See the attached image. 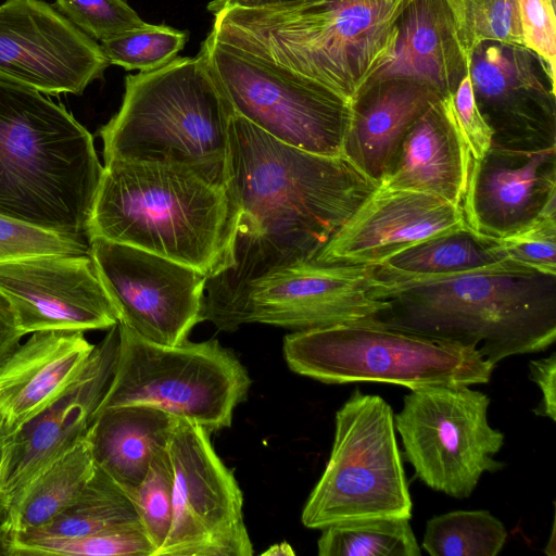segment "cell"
Returning <instances> with one entry per match:
<instances>
[{"label": "cell", "instance_id": "obj_41", "mask_svg": "<svg viewBox=\"0 0 556 556\" xmlns=\"http://www.w3.org/2000/svg\"><path fill=\"white\" fill-rule=\"evenodd\" d=\"M23 337L8 303L0 296V362L16 349Z\"/></svg>", "mask_w": 556, "mask_h": 556}, {"label": "cell", "instance_id": "obj_24", "mask_svg": "<svg viewBox=\"0 0 556 556\" xmlns=\"http://www.w3.org/2000/svg\"><path fill=\"white\" fill-rule=\"evenodd\" d=\"M439 99L440 96L428 87L410 80L384 79L367 84L352 103L343 156L379 184L407 130Z\"/></svg>", "mask_w": 556, "mask_h": 556}, {"label": "cell", "instance_id": "obj_5", "mask_svg": "<svg viewBox=\"0 0 556 556\" xmlns=\"http://www.w3.org/2000/svg\"><path fill=\"white\" fill-rule=\"evenodd\" d=\"M412 0H299L276 9H227L212 30L265 55L353 103L391 59L397 20Z\"/></svg>", "mask_w": 556, "mask_h": 556}, {"label": "cell", "instance_id": "obj_16", "mask_svg": "<svg viewBox=\"0 0 556 556\" xmlns=\"http://www.w3.org/2000/svg\"><path fill=\"white\" fill-rule=\"evenodd\" d=\"M468 74L492 131L491 148L533 152L556 147V92L533 52L484 41L470 52Z\"/></svg>", "mask_w": 556, "mask_h": 556}, {"label": "cell", "instance_id": "obj_38", "mask_svg": "<svg viewBox=\"0 0 556 556\" xmlns=\"http://www.w3.org/2000/svg\"><path fill=\"white\" fill-rule=\"evenodd\" d=\"M523 45L542 62L555 88V0H517Z\"/></svg>", "mask_w": 556, "mask_h": 556}, {"label": "cell", "instance_id": "obj_34", "mask_svg": "<svg viewBox=\"0 0 556 556\" xmlns=\"http://www.w3.org/2000/svg\"><path fill=\"white\" fill-rule=\"evenodd\" d=\"M173 488V467L166 448L153 458L142 481L128 495L152 544V556L165 542L170 528Z\"/></svg>", "mask_w": 556, "mask_h": 556}, {"label": "cell", "instance_id": "obj_27", "mask_svg": "<svg viewBox=\"0 0 556 556\" xmlns=\"http://www.w3.org/2000/svg\"><path fill=\"white\" fill-rule=\"evenodd\" d=\"M140 522L128 494L103 469L96 471L75 501L46 525L14 539H72Z\"/></svg>", "mask_w": 556, "mask_h": 556}, {"label": "cell", "instance_id": "obj_13", "mask_svg": "<svg viewBox=\"0 0 556 556\" xmlns=\"http://www.w3.org/2000/svg\"><path fill=\"white\" fill-rule=\"evenodd\" d=\"M375 265L296 262L250 281L212 321L223 331L243 324L298 330L374 319L387 306L369 292Z\"/></svg>", "mask_w": 556, "mask_h": 556}, {"label": "cell", "instance_id": "obj_40", "mask_svg": "<svg viewBox=\"0 0 556 556\" xmlns=\"http://www.w3.org/2000/svg\"><path fill=\"white\" fill-rule=\"evenodd\" d=\"M529 378L538 384L542 391V401L533 408L538 416L556 420V354L548 357L533 359L529 363Z\"/></svg>", "mask_w": 556, "mask_h": 556}, {"label": "cell", "instance_id": "obj_43", "mask_svg": "<svg viewBox=\"0 0 556 556\" xmlns=\"http://www.w3.org/2000/svg\"><path fill=\"white\" fill-rule=\"evenodd\" d=\"M12 532L7 528L3 522H0V555L12 556Z\"/></svg>", "mask_w": 556, "mask_h": 556}, {"label": "cell", "instance_id": "obj_44", "mask_svg": "<svg viewBox=\"0 0 556 556\" xmlns=\"http://www.w3.org/2000/svg\"><path fill=\"white\" fill-rule=\"evenodd\" d=\"M264 556H290L294 555V551L291 545L287 542H280L269 546L265 552L262 553Z\"/></svg>", "mask_w": 556, "mask_h": 556}, {"label": "cell", "instance_id": "obj_37", "mask_svg": "<svg viewBox=\"0 0 556 556\" xmlns=\"http://www.w3.org/2000/svg\"><path fill=\"white\" fill-rule=\"evenodd\" d=\"M495 241L507 260L556 275V212L544 213L528 227Z\"/></svg>", "mask_w": 556, "mask_h": 556}, {"label": "cell", "instance_id": "obj_6", "mask_svg": "<svg viewBox=\"0 0 556 556\" xmlns=\"http://www.w3.org/2000/svg\"><path fill=\"white\" fill-rule=\"evenodd\" d=\"M232 114L200 55L127 75L119 110L99 129L104 163L182 165L229 176Z\"/></svg>", "mask_w": 556, "mask_h": 556}, {"label": "cell", "instance_id": "obj_19", "mask_svg": "<svg viewBox=\"0 0 556 556\" xmlns=\"http://www.w3.org/2000/svg\"><path fill=\"white\" fill-rule=\"evenodd\" d=\"M466 226L459 205L430 193L379 185L314 262L377 266L416 243Z\"/></svg>", "mask_w": 556, "mask_h": 556}, {"label": "cell", "instance_id": "obj_32", "mask_svg": "<svg viewBox=\"0 0 556 556\" xmlns=\"http://www.w3.org/2000/svg\"><path fill=\"white\" fill-rule=\"evenodd\" d=\"M188 40L187 31L167 25L144 23L142 26L101 40L110 64L126 71L150 72L176 58Z\"/></svg>", "mask_w": 556, "mask_h": 556}, {"label": "cell", "instance_id": "obj_11", "mask_svg": "<svg viewBox=\"0 0 556 556\" xmlns=\"http://www.w3.org/2000/svg\"><path fill=\"white\" fill-rule=\"evenodd\" d=\"M490 402L469 386H429L404 396L394 426L415 476L427 486L466 498L484 472L505 466L494 458L505 435L489 424Z\"/></svg>", "mask_w": 556, "mask_h": 556}, {"label": "cell", "instance_id": "obj_30", "mask_svg": "<svg viewBox=\"0 0 556 556\" xmlns=\"http://www.w3.org/2000/svg\"><path fill=\"white\" fill-rule=\"evenodd\" d=\"M507 530L489 510H454L426 522L421 547L431 556H496Z\"/></svg>", "mask_w": 556, "mask_h": 556}, {"label": "cell", "instance_id": "obj_12", "mask_svg": "<svg viewBox=\"0 0 556 556\" xmlns=\"http://www.w3.org/2000/svg\"><path fill=\"white\" fill-rule=\"evenodd\" d=\"M167 452L173 467V515L154 556H252L243 494L215 452L211 433L176 418Z\"/></svg>", "mask_w": 556, "mask_h": 556}, {"label": "cell", "instance_id": "obj_7", "mask_svg": "<svg viewBox=\"0 0 556 556\" xmlns=\"http://www.w3.org/2000/svg\"><path fill=\"white\" fill-rule=\"evenodd\" d=\"M282 353L295 374L324 383L379 382L409 390L476 386L495 366L473 346L390 328L376 319L293 331Z\"/></svg>", "mask_w": 556, "mask_h": 556}, {"label": "cell", "instance_id": "obj_10", "mask_svg": "<svg viewBox=\"0 0 556 556\" xmlns=\"http://www.w3.org/2000/svg\"><path fill=\"white\" fill-rule=\"evenodd\" d=\"M392 407L355 389L337 410L330 457L301 515L311 529L352 520L412 517Z\"/></svg>", "mask_w": 556, "mask_h": 556}, {"label": "cell", "instance_id": "obj_39", "mask_svg": "<svg viewBox=\"0 0 556 556\" xmlns=\"http://www.w3.org/2000/svg\"><path fill=\"white\" fill-rule=\"evenodd\" d=\"M443 99L452 112L472 160H480L492 146V131L477 106L469 74L464 77L453 93Z\"/></svg>", "mask_w": 556, "mask_h": 556}, {"label": "cell", "instance_id": "obj_15", "mask_svg": "<svg viewBox=\"0 0 556 556\" xmlns=\"http://www.w3.org/2000/svg\"><path fill=\"white\" fill-rule=\"evenodd\" d=\"M110 65L102 48L42 0L0 4V73L45 94H83Z\"/></svg>", "mask_w": 556, "mask_h": 556}, {"label": "cell", "instance_id": "obj_8", "mask_svg": "<svg viewBox=\"0 0 556 556\" xmlns=\"http://www.w3.org/2000/svg\"><path fill=\"white\" fill-rule=\"evenodd\" d=\"M117 325L115 368L94 416L113 407L148 405L210 433L231 426L251 386L232 350L217 340L160 344Z\"/></svg>", "mask_w": 556, "mask_h": 556}, {"label": "cell", "instance_id": "obj_23", "mask_svg": "<svg viewBox=\"0 0 556 556\" xmlns=\"http://www.w3.org/2000/svg\"><path fill=\"white\" fill-rule=\"evenodd\" d=\"M471 160L452 112L441 98L407 130L379 185L430 193L460 206Z\"/></svg>", "mask_w": 556, "mask_h": 556}, {"label": "cell", "instance_id": "obj_25", "mask_svg": "<svg viewBox=\"0 0 556 556\" xmlns=\"http://www.w3.org/2000/svg\"><path fill=\"white\" fill-rule=\"evenodd\" d=\"M176 417L148 405H127L98 413L90 426L96 465L129 495L153 458L167 448Z\"/></svg>", "mask_w": 556, "mask_h": 556}, {"label": "cell", "instance_id": "obj_2", "mask_svg": "<svg viewBox=\"0 0 556 556\" xmlns=\"http://www.w3.org/2000/svg\"><path fill=\"white\" fill-rule=\"evenodd\" d=\"M387 327L476 348L495 366L556 340V275L505 260L484 269L413 277L376 266L369 292Z\"/></svg>", "mask_w": 556, "mask_h": 556}, {"label": "cell", "instance_id": "obj_14", "mask_svg": "<svg viewBox=\"0 0 556 556\" xmlns=\"http://www.w3.org/2000/svg\"><path fill=\"white\" fill-rule=\"evenodd\" d=\"M88 241L118 324L146 340L176 345L203 321L204 274L136 247L102 238Z\"/></svg>", "mask_w": 556, "mask_h": 556}, {"label": "cell", "instance_id": "obj_26", "mask_svg": "<svg viewBox=\"0 0 556 556\" xmlns=\"http://www.w3.org/2000/svg\"><path fill=\"white\" fill-rule=\"evenodd\" d=\"M96 468L88 430L30 482L2 522L12 534L46 525L75 501Z\"/></svg>", "mask_w": 556, "mask_h": 556}, {"label": "cell", "instance_id": "obj_45", "mask_svg": "<svg viewBox=\"0 0 556 556\" xmlns=\"http://www.w3.org/2000/svg\"><path fill=\"white\" fill-rule=\"evenodd\" d=\"M363 1L370 2V3H393V2H397L400 0H363Z\"/></svg>", "mask_w": 556, "mask_h": 556}, {"label": "cell", "instance_id": "obj_1", "mask_svg": "<svg viewBox=\"0 0 556 556\" xmlns=\"http://www.w3.org/2000/svg\"><path fill=\"white\" fill-rule=\"evenodd\" d=\"M228 164L240 220L235 263L217 279L229 296L270 269L314 261L379 186L345 156L286 144L235 113Z\"/></svg>", "mask_w": 556, "mask_h": 556}, {"label": "cell", "instance_id": "obj_21", "mask_svg": "<svg viewBox=\"0 0 556 556\" xmlns=\"http://www.w3.org/2000/svg\"><path fill=\"white\" fill-rule=\"evenodd\" d=\"M93 348L81 331H37L0 362L3 442L76 387Z\"/></svg>", "mask_w": 556, "mask_h": 556}, {"label": "cell", "instance_id": "obj_22", "mask_svg": "<svg viewBox=\"0 0 556 556\" xmlns=\"http://www.w3.org/2000/svg\"><path fill=\"white\" fill-rule=\"evenodd\" d=\"M468 65L447 0H412L399 16L391 59L367 84L410 80L444 98L456 90Z\"/></svg>", "mask_w": 556, "mask_h": 556}, {"label": "cell", "instance_id": "obj_4", "mask_svg": "<svg viewBox=\"0 0 556 556\" xmlns=\"http://www.w3.org/2000/svg\"><path fill=\"white\" fill-rule=\"evenodd\" d=\"M102 170L86 127L62 104L0 73V214L86 236Z\"/></svg>", "mask_w": 556, "mask_h": 556}, {"label": "cell", "instance_id": "obj_20", "mask_svg": "<svg viewBox=\"0 0 556 556\" xmlns=\"http://www.w3.org/2000/svg\"><path fill=\"white\" fill-rule=\"evenodd\" d=\"M460 206L467 227L490 239L556 212V147L533 152L490 148L471 160Z\"/></svg>", "mask_w": 556, "mask_h": 556}, {"label": "cell", "instance_id": "obj_36", "mask_svg": "<svg viewBox=\"0 0 556 556\" xmlns=\"http://www.w3.org/2000/svg\"><path fill=\"white\" fill-rule=\"evenodd\" d=\"M53 7L86 35L100 41L146 23L126 0H55Z\"/></svg>", "mask_w": 556, "mask_h": 556}, {"label": "cell", "instance_id": "obj_28", "mask_svg": "<svg viewBox=\"0 0 556 556\" xmlns=\"http://www.w3.org/2000/svg\"><path fill=\"white\" fill-rule=\"evenodd\" d=\"M505 260L495 239L466 226L416 243L377 266L401 275L430 277L484 269Z\"/></svg>", "mask_w": 556, "mask_h": 556}, {"label": "cell", "instance_id": "obj_17", "mask_svg": "<svg viewBox=\"0 0 556 556\" xmlns=\"http://www.w3.org/2000/svg\"><path fill=\"white\" fill-rule=\"evenodd\" d=\"M0 296L24 336L50 330H108L118 323L89 254L1 261Z\"/></svg>", "mask_w": 556, "mask_h": 556}, {"label": "cell", "instance_id": "obj_46", "mask_svg": "<svg viewBox=\"0 0 556 556\" xmlns=\"http://www.w3.org/2000/svg\"><path fill=\"white\" fill-rule=\"evenodd\" d=\"M3 445H4V442L0 439V460H1V457H2Z\"/></svg>", "mask_w": 556, "mask_h": 556}, {"label": "cell", "instance_id": "obj_31", "mask_svg": "<svg viewBox=\"0 0 556 556\" xmlns=\"http://www.w3.org/2000/svg\"><path fill=\"white\" fill-rule=\"evenodd\" d=\"M12 556H152V544L134 522L72 539H12Z\"/></svg>", "mask_w": 556, "mask_h": 556}, {"label": "cell", "instance_id": "obj_35", "mask_svg": "<svg viewBox=\"0 0 556 556\" xmlns=\"http://www.w3.org/2000/svg\"><path fill=\"white\" fill-rule=\"evenodd\" d=\"M41 254L87 255L89 241L0 214V262Z\"/></svg>", "mask_w": 556, "mask_h": 556}, {"label": "cell", "instance_id": "obj_9", "mask_svg": "<svg viewBox=\"0 0 556 556\" xmlns=\"http://www.w3.org/2000/svg\"><path fill=\"white\" fill-rule=\"evenodd\" d=\"M235 114L294 148L342 156L352 103L324 85L211 30L198 53Z\"/></svg>", "mask_w": 556, "mask_h": 556}, {"label": "cell", "instance_id": "obj_18", "mask_svg": "<svg viewBox=\"0 0 556 556\" xmlns=\"http://www.w3.org/2000/svg\"><path fill=\"white\" fill-rule=\"evenodd\" d=\"M118 325L91 352L76 387L4 442L0 460V522L30 484L89 430L114 372Z\"/></svg>", "mask_w": 556, "mask_h": 556}, {"label": "cell", "instance_id": "obj_33", "mask_svg": "<svg viewBox=\"0 0 556 556\" xmlns=\"http://www.w3.org/2000/svg\"><path fill=\"white\" fill-rule=\"evenodd\" d=\"M460 43L469 58L481 42L522 46L517 0H447Z\"/></svg>", "mask_w": 556, "mask_h": 556}, {"label": "cell", "instance_id": "obj_29", "mask_svg": "<svg viewBox=\"0 0 556 556\" xmlns=\"http://www.w3.org/2000/svg\"><path fill=\"white\" fill-rule=\"evenodd\" d=\"M317 541L319 556H420L405 517H381L330 525Z\"/></svg>", "mask_w": 556, "mask_h": 556}, {"label": "cell", "instance_id": "obj_3", "mask_svg": "<svg viewBox=\"0 0 556 556\" xmlns=\"http://www.w3.org/2000/svg\"><path fill=\"white\" fill-rule=\"evenodd\" d=\"M239 220L229 176L112 161L103 165L86 236L164 256L208 279L233 265Z\"/></svg>", "mask_w": 556, "mask_h": 556}, {"label": "cell", "instance_id": "obj_42", "mask_svg": "<svg viewBox=\"0 0 556 556\" xmlns=\"http://www.w3.org/2000/svg\"><path fill=\"white\" fill-rule=\"evenodd\" d=\"M299 0H212L207 10L214 15L227 9H276L286 7Z\"/></svg>", "mask_w": 556, "mask_h": 556}]
</instances>
